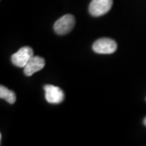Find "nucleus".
Instances as JSON below:
<instances>
[{
    "label": "nucleus",
    "instance_id": "obj_1",
    "mask_svg": "<svg viewBox=\"0 0 146 146\" xmlns=\"http://www.w3.org/2000/svg\"><path fill=\"white\" fill-rule=\"evenodd\" d=\"M33 56V50L31 47L23 46L17 52L11 55V63L18 68H25Z\"/></svg>",
    "mask_w": 146,
    "mask_h": 146
},
{
    "label": "nucleus",
    "instance_id": "obj_2",
    "mask_svg": "<svg viewBox=\"0 0 146 146\" xmlns=\"http://www.w3.org/2000/svg\"><path fill=\"white\" fill-rule=\"evenodd\" d=\"M75 17L72 15H65L60 17L54 25V29L58 35H65L72 30L75 26Z\"/></svg>",
    "mask_w": 146,
    "mask_h": 146
},
{
    "label": "nucleus",
    "instance_id": "obj_3",
    "mask_svg": "<svg viewBox=\"0 0 146 146\" xmlns=\"http://www.w3.org/2000/svg\"><path fill=\"white\" fill-rule=\"evenodd\" d=\"M93 50L97 54H110L117 50V43L110 38H100L94 42Z\"/></svg>",
    "mask_w": 146,
    "mask_h": 146
},
{
    "label": "nucleus",
    "instance_id": "obj_4",
    "mask_svg": "<svg viewBox=\"0 0 146 146\" xmlns=\"http://www.w3.org/2000/svg\"><path fill=\"white\" fill-rule=\"evenodd\" d=\"M113 5V0H92L89 4V13L93 16H103L106 14Z\"/></svg>",
    "mask_w": 146,
    "mask_h": 146
},
{
    "label": "nucleus",
    "instance_id": "obj_5",
    "mask_svg": "<svg viewBox=\"0 0 146 146\" xmlns=\"http://www.w3.org/2000/svg\"><path fill=\"white\" fill-rule=\"evenodd\" d=\"M45 98L50 104H59L64 100L63 91L59 87L52 84H46L44 86Z\"/></svg>",
    "mask_w": 146,
    "mask_h": 146
},
{
    "label": "nucleus",
    "instance_id": "obj_6",
    "mask_svg": "<svg viewBox=\"0 0 146 146\" xmlns=\"http://www.w3.org/2000/svg\"><path fill=\"white\" fill-rule=\"evenodd\" d=\"M45 60L40 56H33L24 68V73L27 76H31L34 73L39 72L45 67Z\"/></svg>",
    "mask_w": 146,
    "mask_h": 146
},
{
    "label": "nucleus",
    "instance_id": "obj_7",
    "mask_svg": "<svg viewBox=\"0 0 146 146\" xmlns=\"http://www.w3.org/2000/svg\"><path fill=\"white\" fill-rule=\"evenodd\" d=\"M0 98L5 100L9 104H14L16 101V94L12 90L4 87L3 85L0 86Z\"/></svg>",
    "mask_w": 146,
    "mask_h": 146
},
{
    "label": "nucleus",
    "instance_id": "obj_8",
    "mask_svg": "<svg viewBox=\"0 0 146 146\" xmlns=\"http://www.w3.org/2000/svg\"><path fill=\"white\" fill-rule=\"evenodd\" d=\"M144 124L146 126V118L145 119H144Z\"/></svg>",
    "mask_w": 146,
    "mask_h": 146
}]
</instances>
